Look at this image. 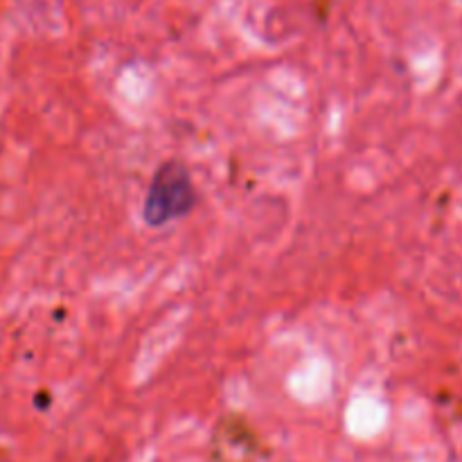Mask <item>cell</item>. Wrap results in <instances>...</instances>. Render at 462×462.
<instances>
[{
  "label": "cell",
  "mask_w": 462,
  "mask_h": 462,
  "mask_svg": "<svg viewBox=\"0 0 462 462\" xmlns=\"http://www.w3.org/2000/svg\"><path fill=\"white\" fill-rule=\"evenodd\" d=\"M194 206V183L188 167L179 161H167L153 174L144 199L143 217L147 226L161 228L170 221L188 215Z\"/></svg>",
  "instance_id": "1"
},
{
  "label": "cell",
  "mask_w": 462,
  "mask_h": 462,
  "mask_svg": "<svg viewBox=\"0 0 462 462\" xmlns=\"http://www.w3.org/2000/svg\"><path fill=\"white\" fill-rule=\"evenodd\" d=\"M215 462H253V436L246 427H219L215 438Z\"/></svg>",
  "instance_id": "2"
}]
</instances>
